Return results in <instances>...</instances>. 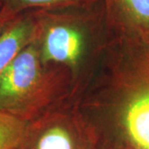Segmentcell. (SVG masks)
I'll use <instances>...</instances> for the list:
<instances>
[{
  "label": "cell",
  "mask_w": 149,
  "mask_h": 149,
  "mask_svg": "<svg viewBox=\"0 0 149 149\" xmlns=\"http://www.w3.org/2000/svg\"><path fill=\"white\" fill-rule=\"evenodd\" d=\"M42 64L35 36L0 75V111L31 121L44 94Z\"/></svg>",
  "instance_id": "1"
},
{
  "label": "cell",
  "mask_w": 149,
  "mask_h": 149,
  "mask_svg": "<svg viewBox=\"0 0 149 149\" xmlns=\"http://www.w3.org/2000/svg\"><path fill=\"white\" fill-rule=\"evenodd\" d=\"M18 149H91L90 141L74 124L60 118L30 121Z\"/></svg>",
  "instance_id": "2"
},
{
  "label": "cell",
  "mask_w": 149,
  "mask_h": 149,
  "mask_svg": "<svg viewBox=\"0 0 149 149\" xmlns=\"http://www.w3.org/2000/svg\"><path fill=\"white\" fill-rule=\"evenodd\" d=\"M121 122L133 148L149 149V62L124 102Z\"/></svg>",
  "instance_id": "3"
},
{
  "label": "cell",
  "mask_w": 149,
  "mask_h": 149,
  "mask_svg": "<svg viewBox=\"0 0 149 149\" xmlns=\"http://www.w3.org/2000/svg\"><path fill=\"white\" fill-rule=\"evenodd\" d=\"M36 30L34 11L30 10L18 14L0 35V75L34 39Z\"/></svg>",
  "instance_id": "4"
},
{
  "label": "cell",
  "mask_w": 149,
  "mask_h": 149,
  "mask_svg": "<svg viewBox=\"0 0 149 149\" xmlns=\"http://www.w3.org/2000/svg\"><path fill=\"white\" fill-rule=\"evenodd\" d=\"M118 22L142 32H149V0H106Z\"/></svg>",
  "instance_id": "5"
},
{
  "label": "cell",
  "mask_w": 149,
  "mask_h": 149,
  "mask_svg": "<svg viewBox=\"0 0 149 149\" xmlns=\"http://www.w3.org/2000/svg\"><path fill=\"white\" fill-rule=\"evenodd\" d=\"M29 121L0 111V149H18L27 133Z\"/></svg>",
  "instance_id": "6"
},
{
  "label": "cell",
  "mask_w": 149,
  "mask_h": 149,
  "mask_svg": "<svg viewBox=\"0 0 149 149\" xmlns=\"http://www.w3.org/2000/svg\"><path fill=\"white\" fill-rule=\"evenodd\" d=\"M90 1L93 0H1V9L17 16L26 11L52 8Z\"/></svg>",
  "instance_id": "7"
},
{
  "label": "cell",
  "mask_w": 149,
  "mask_h": 149,
  "mask_svg": "<svg viewBox=\"0 0 149 149\" xmlns=\"http://www.w3.org/2000/svg\"><path fill=\"white\" fill-rule=\"evenodd\" d=\"M17 16H13L4 10L0 9V35L8 27V25Z\"/></svg>",
  "instance_id": "8"
},
{
  "label": "cell",
  "mask_w": 149,
  "mask_h": 149,
  "mask_svg": "<svg viewBox=\"0 0 149 149\" xmlns=\"http://www.w3.org/2000/svg\"><path fill=\"white\" fill-rule=\"evenodd\" d=\"M2 8V3H1V0H0V9Z\"/></svg>",
  "instance_id": "9"
}]
</instances>
